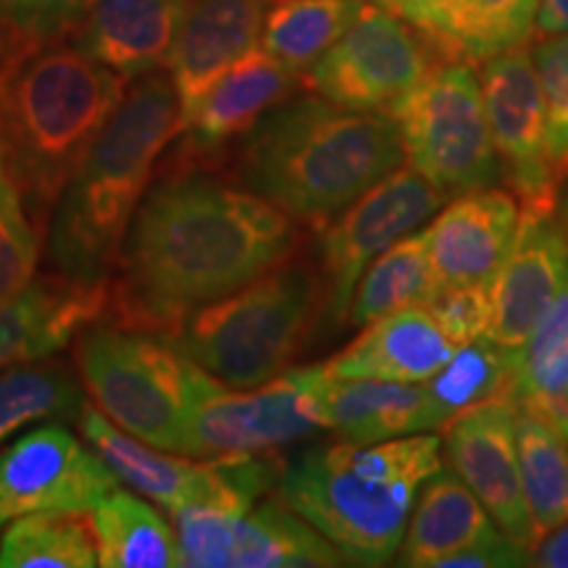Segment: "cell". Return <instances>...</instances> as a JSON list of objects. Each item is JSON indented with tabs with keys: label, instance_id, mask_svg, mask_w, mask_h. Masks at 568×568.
Here are the masks:
<instances>
[{
	"label": "cell",
	"instance_id": "obj_1",
	"mask_svg": "<svg viewBox=\"0 0 568 568\" xmlns=\"http://www.w3.org/2000/svg\"><path fill=\"white\" fill-rule=\"evenodd\" d=\"M295 219L243 184L205 172L163 174L148 187L109 282L116 324L172 335L184 318L284 264Z\"/></svg>",
	"mask_w": 568,
	"mask_h": 568
},
{
	"label": "cell",
	"instance_id": "obj_2",
	"mask_svg": "<svg viewBox=\"0 0 568 568\" xmlns=\"http://www.w3.org/2000/svg\"><path fill=\"white\" fill-rule=\"evenodd\" d=\"M403 161L389 113L343 109L318 95L287 98L243 134L234 174L295 222L326 226Z\"/></svg>",
	"mask_w": 568,
	"mask_h": 568
},
{
	"label": "cell",
	"instance_id": "obj_3",
	"mask_svg": "<svg viewBox=\"0 0 568 568\" xmlns=\"http://www.w3.org/2000/svg\"><path fill=\"white\" fill-rule=\"evenodd\" d=\"M180 134V101L169 71L126 84L55 203L45 243L53 272L77 284H109L161 153Z\"/></svg>",
	"mask_w": 568,
	"mask_h": 568
},
{
	"label": "cell",
	"instance_id": "obj_4",
	"mask_svg": "<svg viewBox=\"0 0 568 568\" xmlns=\"http://www.w3.org/2000/svg\"><path fill=\"white\" fill-rule=\"evenodd\" d=\"M126 84L71 38L0 59V145L40 237Z\"/></svg>",
	"mask_w": 568,
	"mask_h": 568
},
{
	"label": "cell",
	"instance_id": "obj_5",
	"mask_svg": "<svg viewBox=\"0 0 568 568\" xmlns=\"http://www.w3.org/2000/svg\"><path fill=\"white\" fill-rule=\"evenodd\" d=\"M443 439L408 435L374 445L339 439L284 460L274 495L355 566H387L406 537L418 489L443 466Z\"/></svg>",
	"mask_w": 568,
	"mask_h": 568
},
{
	"label": "cell",
	"instance_id": "obj_6",
	"mask_svg": "<svg viewBox=\"0 0 568 568\" xmlns=\"http://www.w3.org/2000/svg\"><path fill=\"white\" fill-rule=\"evenodd\" d=\"M318 314H324L322 274L284 261L197 308L166 339L222 385L251 389L293 366Z\"/></svg>",
	"mask_w": 568,
	"mask_h": 568
},
{
	"label": "cell",
	"instance_id": "obj_7",
	"mask_svg": "<svg viewBox=\"0 0 568 568\" xmlns=\"http://www.w3.org/2000/svg\"><path fill=\"white\" fill-rule=\"evenodd\" d=\"M74 361L92 406L142 443L184 456L197 403L219 385L155 332L90 324L74 339Z\"/></svg>",
	"mask_w": 568,
	"mask_h": 568
},
{
	"label": "cell",
	"instance_id": "obj_8",
	"mask_svg": "<svg viewBox=\"0 0 568 568\" xmlns=\"http://www.w3.org/2000/svg\"><path fill=\"white\" fill-rule=\"evenodd\" d=\"M387 113L408 166L447 197L485 190L500 174L481 84L464 63L429 71Z\"/></svg>",
	"mask_w": 568,
	"mask_h": 568
},
{
	"label": "cell",
	"instance_id": "obj_9",
	"mask_svg": "<svg viewBox=\"0 0 568 568\" xmlns=\"http://www.w3.org/2000/svg\"><path fill=\"white\" fill-rule=\"evenodd\" d=\"M77 424L113 477L138 495L159 503L169 514L187 508H253L258 497L274 493L284 464L272 453L193 460L190 456L159 450L119 429L90 400Z\"/></svg>",
	"mask_w": 568,
	"mask_h": 568
},
{
	"label": "cell",
	"instance_id": "obj_10",
	"mask_svg": "<svg viewBox=\"0 0 568 568\" xmlns=\"http://www.w3.org/2000/svg\"><path fill=\"white\" fill-rule=\"evenodd\" d=\"M326 385L329 374L324 364L287 368L251 389H232L219 382L190 416L184 456H258L329 429Z\"/></svg>",
	"mask_w": 568,
	"mask_h": 568
},
{
	"label": "cell",
	"instance_id": "obj_11",
	"mask_svg": "<svg viewBox=\"0 0 568 568\" xmlns=\"http://www.w3.org/2000/svg\"><path fill=\"white\" fill-rule=\"evenodd\" d=\"M445 201L443 190L424 180L416 169L400 166L326 224L318 243L326 324L343 329L366 266L435 216Z\"/></svg>",
	"mask_w": 568,
	"mask_h": 568
},
{
	"label": "cell",
	"instance_id": "obj_12",
	"mask_svg": "<svg viewBox=\"0 0 568 568\" xmlns=\"http://www.w3.org/2000/svg\"><path fill=\"white\" fill-rule=\"evenodd\" d=\"M174 516L180 566L324 568L345 566L332 542L280 497L247 510L187 508Z\"/></svg>",
	"mask_w": 568,
	"mask_h": 568
},
{
	"label": "cell",
	"instance_id": "obj_13",
	"mask_svg": "<svg viewBox=\"0 0 568 568\" xmlns=\"http://www.w3.org/2000/svg\"><path fill=\"white\" fill-rule=\"evenodd\" d=\"M119 479L67 424L45 422L0 450V531L32 514H90Z\"/></svg>",
	"mask_w": 568,
	"mask_h": 568
},
{
	"label": "cell",
	"instance_id": "obj_14",
	"mask_svg": "<svg viewBox=\"0 0 568 568\" xmlns=\"http://www.w3.org/2000/svg\"><path fill=\"white\" fill-rule=\"evenodd\" d=\"M481 98L500 174L521 197L524 213L552 216L560 180L548 151V116L535 55L518 45L487 59Z\"/></svg>",
	"mask_w": 568,
	"mask_h": 568
},
{
	"label": "cell",
	"instance_id": "obj_15",
	"mask_svg": "<svg viewBox=\"0 0 568 568\" xmlns=\"http://www.w3.org/2000/svg\"><path fill=\"white\" fill-rule=\"evenodd\" d=\"M429 74V53L410 27L379 6H364L351 30L308 69L324 101L379 111L400 101Z\"/></svg>",
	"mask_w": 568,
	"mask_h": 568
},
{
	"label": "cell",
	"instance_id": "obj_16",
	"mask_svg": "<svg viewBox=\"0 0 568 568\" xmlns=\"http://www.w3.org/2000/svg\"><path fill=\"white\" fill-rule=\"evenodd\" d=\"M445 450L466 487L503 535L535 550L537 537L524 500L516 453V403L510 395L493 397L464 410L443 426Z\"/></svg>",
	"mask_w": 568,
	"mask_h": 568
},
{
	"label": "cell",
	"instance_id": "obj_17",
	"mask_svg": "<svg viewBox=\"0 0 568 568\" xmlns=\"http://www.w3.org/2000/svg\"><path fill=\"white\" fill-rule=\"evenodd\" d=\"M568 287V234L552 216L521 213L506 264L489 280L487 339L508 353L527 343L545 311Z\"/></svg>",
	"mask_w": 568,
	"mask_h": 568
},
{
	"label": "cell",
	"instance_id": "obj_18",
	"mask_svg": "<svg viewBox=\"0 0 568 568\" xmlns=\"http://www.w3.org/2000/svg\"><path fill=\"white\" fill-rule=\"evenodd\" d=\"M272 0H184L166 71L180 101V132L209 90L258 48Z\"/></svg>",
	"mask_w": 568,
	"mask_h": 568
},
{
	"label": "cell",
	"instance_id": "obj_19",
	"mask_svg": "<svg viewBox=\"0 0 568 568\" xmlns=\"http://www.w3.org/2000/svg\"><path fill=\"white\" fill-rule=\"evenodd\" d=\"M521 213L506 190L456 195L424 230L426 253L443 287L489 284L514 247Z\"/></svg>",
	"mask_w": 568,
	"mask_h": 568
},
{
	"label": "cell",
	"instance_id": "obj_20",
	"mask_svg": "<svg viewBox=\"0 0 568 568\" xmlns=\"http://www.w3.org/2000/svg\"><path fill=\"white\" fill-rule=\"evenodd\" d=\"M109 311V284H77L42 276L19 295L0 301V374L27 361L51 358L101 322Z\"/></svg>",
	"mask_w": 568,
	"mask_h": 568
},
{
	"label": "cell",
	"instance_id": "obj_21",
	"mask_svg": "<svg viewBox=\"0 0 568 568\" xmlns=\"http://www.w3.org/2000/svg\"><path fill=\"white\" fill-rule=\"evenodd\" d=\"M456 345L445 337L424 305L395 311L366 324L364 332L332 355L324 368L332 379H379L424 385L443 368Z\"/></svg>",
	"mask_w": 568,
	"mask_h": 568
},
{
	"label": "cell",
	"instance_id": "obj_22",
	"mask_svg": "<svg viewBox=\"0 0 568 568\" xmlns=\"http://www.w3.org/2000/svg\"><path fill=\"white\" fill-rule=\"evenodd\" d=\"M182 6L184 0H92L71 42L132 82L169 63Z\"/></svg>",
	"mask_w": 568,
	"mask_h": 568
},
{
	"label": "cell",
	"instance_id": "obj_23",
	"mask_svg": "<svg viewBox=\"0 0 568 568\" xmlns=\"http://www.w3.org/2000/svg\"><path fill=\"white\" fill-rule=\"evenodd\" d=\"M297 77L264 48H253L209 90L187 126L176 134L184 153L211 155L251 132L274 105L293 95Z\"/></svg>",
	"mask_w": 568,
	"mask_h": 568
},
{
	"label": "cell",
	"instance_id": "obj_24",
	"mask_svg": "<svg viewBox=\"0 0 568 568\" xmlns=\"http://www.w3.org/2000/svg\"><path fill=\"white\" fill-rule=\"evenodd\" d=\"M497 531V524L466 481L456 471L439 466L418 489L395 560L408 568L439 566L453 552L485 542Z\"/></svg>",
	"mask_w": 568,
	"mask_h": 568
},
{
	"label": "cell",
	"instance_id": "obj_25",
	"mask_svg": "<svg viewBox=\"0 0 568 568\" xmlns=\"http://www.w3.org/2000/svg\"><path fill=\"white\" fill-rule=\"evenodd\" d=\"M326 424L339 439L353 445H374L439 429L424 385L332 376L326 385Z\"/></svg>",
	"mask_w": 568,
	"mask_h": 568
},
{
	"label": "cell",
	"instance_id": "obj_26",
	"mask_svg": "<svg viewBox=\"0 0 568 568\" xmlns=\"http://www.w3.org/2000/svg\"><path fill=\"white\" fill-rule=\"evenodd\" d=\"M508 395L568 439V287L516 353Z\"/></svg>",
	"mask_w": 568,
	"mask_h": 568
},
{
	"label": "cell",
	"instance_id": "obj_27",
	"mask_svg": "<svg viewBox=\"0 0 568 568\" xmlns=\"http://www.w3.org/2000/svg\"><path fill=\"white\" fill-rule=\"evenodd\" d=\"M98 566L103 568H176V531L138 495L116 489L90 510Z\"/></svg>",
	"mask_w": 568,
	"mask_h": 568
},
{
	"label": "cell",
	"instance_id": "obj_28",
	"mask_svg": "<svg viewBox=\"0 0 568 568\" xmlns=\"http://www.w3.org/2000/svg\"><path fill=\"white\" fill-rule=\"evenodd\" d=\"M443 290L426 253L424 232L400 237L376 255L355 287L347 324L366 326L395 311L426 305Z\"/></svg>",
	"mask_w": 568,
	"mask_h": 568
},
{
	"label": "cell",
	"instance_id": "obj_29",
	"mask_svg": "<svg viewBox=\"0 0 568 568\" xmlns=\"http://www.w3.org/2000/svg\"><path fill=\"white\" fill-rule=\"evenodd\" d=\"M361 11V0H272L261 48L295 74H308V69L351 30Z\"/></svg>",
	"mask_w": 568,
	"mask_h": 568
},
{
	"label": "cell",
	"instance_id": "obj_30",
	"mask_svg": "<svg viewBox=\"0 0 568 568\" xmlns=\"http://www.w3.org/2000/svg\"><path fill=\"white\" fill-rule=\"evenodd\" d=\"M88 397L61 361L40 358L0 374V447L45 422H80Z\"/></svg>",
	"mask_w": 568,
	"mask_h": 568
},
{
	"label": "cell",
	"instance_id": "obj_31",
	"mask_svg": "<svg viewBox=\"0 0 568 568\" xmlns=\"http://www.w3.org/2000/svg\"><path fill=\"white\" fill-rule=\"evenodd\" d=\"M516 453L537 542L568 521V439L529 410L516 408Z\"/></svg>",
	"mask_w": 568,
	"mask_h": 568
},
{
	"label": "cell",
	"instance_id": "obj_32",
	"mask_svg": "<svg viewBox=\"0 0 568 568\" xmlns=\"http://www.w3.org/2000/svg\"><path fill=\"white\" fill-rule=\"evenodd\" d=\"M82 514H32L0 531V568H92L98 548Z\"/></svg>",
	"mask_w": 568,
	"mask_h": 568
},
{
	"label": "cell",
	"instance_id": "obj_33",
	"mask_svg": "<svg viewBox=\"0 0 568 568\" xmlns=\"http://www.w3.org/2000/svg\"><path fill=\"white\" fill-rule=\"evenodd\" d=\"M537 11L539 0H458L432 38L447 53L487 61L527 40Z\"/></svg>",
	"mask_w": 568,
	"mask_h": 568
},
{
	"label": "cell",
	"instance_id": "obj_34",
	"mask_svg": "<svg viewBox=\"0 0 568 568\" xmlns=\"http://www.w3.org/2000/svg\"><path fill=\"white\" fill-rule=\"evenodd\" d=\"M514 364L516 353L503 351L487 337L458 345L450 361L432 379L424 382L439 429L464 410L508 395Z\"/></svg>",
	"mask_w": 568,
	"mask_h": 568
},
{
	"label": "cell",
	"instance_id": "obj_35",
	"mask_svg": "<svg viewBox=\"0 0 568 568\" xmlns=\"http://www.w3.org/2000/svg\"><path fill=\"white\" fill-rule=\"evenodd\" d=\"M40 232L27 213L0 145V301L19 295L38 276Z\"/></svg>",
	"mask_w": 568,
	"mask_h": 568
},
{
	"label": "cell",
	"instance_id": "obj_36",
	"mask_svg": "<svg viewBox=\"0 0 568 568\" xmlns=\"http://www.w3.org/2000/svg\"><path fill=\"white\" fill-rule=\"evenodd\" d=\"M92 0H0V59L69 40Z\"/></svg>",
	"mask_w": 568,
	"mask_h": 568
},
{
	"label": "cell",
	"instance_id": "obj_37",
	"mask_svg": "<svg viewBox=\"0 0 568 568\" xmlns=\"http://www.w3.org/2000/svg\"><path fill=\"white\" fill-rule=\"evenodd\" d=\"M535 67L548 116V151L560 172L568 163V32L537 45Z\"/></svg>",
	"mask_w": 568,
	"mask_h": 568
},
{
	"label": "cell",
	"instance_id": "obj_38",
	"mask_svg": "<svg viewBox=\"0 0 568 568\" xmlns=\"http://www.w3.org/2000/svg\"><path fill=\"white\" fill-rule=\"evenodd\" d=\"M453 345H468L487 337L489 284H450L424 305Z\"/></svg>",
	"mask_w": 568,
	"mask_h": 568
},
{
	"label": "cell",
	"instance_id": "obj_39",
	"mask_svg": "<svg viewBox=\"0 0 568 568\" xmlns=\"http://www.w3.org/2000/svg\"><path fill=\"white\" fill-rule=\"evenodd\" d=\"M445 568H500V566H531V550L524 548V545L514 542V539L497 531L495 537L485 539V542L471 545V548H464L453 552L450 558H445Z\"/></svg>",
	"mask_w": 568,
	"mask_h": 568
},
{
	"label": "cell",
	"instance_id": "obj_40",
	"mask_svg": "<svg viewBox=\"0 0 568 568\" xmlns=\"http://www.w3.org/2000/svg\"><path fill=\"white\" fill-rule=\"evenodd\" d=\"M379 9L395 13L397 19L408 21L426 34H432L443 24L447 13L458 0H374Z\"/></svg>",
	"mask_w": 568,
	"mask_h": 568
},
{
	"label": "cell",
	"instance_id": "obj_41",
	"mask_svg": "<svg viewBox=\"0 0 568 568\" xmlns=\"http://www.w3.org/2000/svg\"><path fill=\"white\" fill-rule=\"evenodd\" d=\"M531 566L568 568V521L539 539L531 550Z\"/></svg>",
	"mask_w": 568,
	"mask_h": 568
},
{
	"label": "cell",
	"instance_id": "obj_42",
	"mask_svg": "<svg viewBox=\"0 0 568 568\" xmlns=\"http://www.w3.org/2000/svg\"><path fill=\"white\" fill-rule=\"evenodd\" d=\"M537 27L545 34L568 32V0H539Z\"/></svg>",
	"mask_w": 568,
	"mask_h": 568
},
{
	"label": "cell",
	"instance_id": "obj_43",
	"mask_svg": "<svg viewBox=\"0 0 568 568\" xmlns=\"http://www.w3.org/2000/svg\"><path fill=\"white\" fill-rule=\"evenodd\" d=\"M564 230L568 234V197H566V209H564Z\"/></svg>",
	"mask_w": 568,
	"mask_h": 568
}]
</instances>
